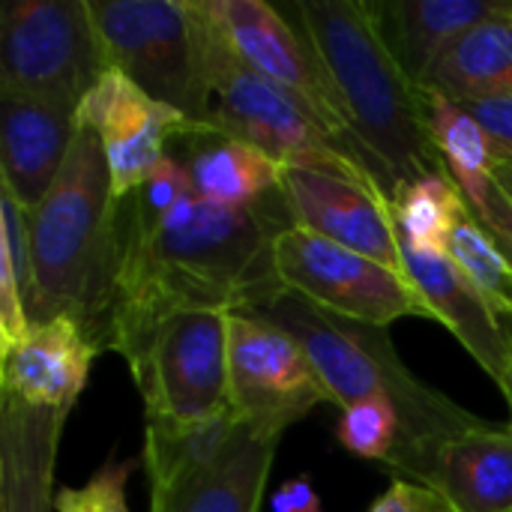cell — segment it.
Returning a JSON list of instances; mask_svg holds the SVG:
<instances>
[{
	"label": "cell",
	"instance_id": "12",
	"mask_svg": "<svg viewBox=\"0 0 512 512\" xmlns=\"http://www.w3.org/2000/svg\"><path fill=\"white\" fill-rule=\"evenodd\" d=\"M75 117L99 135L120 201L144 186L150 171L168 156V144L195 129V123L147 96L117 69L102 72Z\"/></svg>",
	"mask_w": 512,
	"mask_h": 512
},
{
	"label": "cell",
	"instance_id": "19",
	"mask_svg": "<svg viewBox=\"0 0 512 512\" xmlns=\"http://www.w3.org/2000/svg\"><path fill=\"white\" fill-rule=\"evenodd\" d=\"M69 411L27 408L3 396L0 411V512L54 510V465Z\"/></svg>",
	"mask_w": 512,
	"mask_h": 512
},
{
	"label": "cell",
	"instance_id": "9",
	"mask_svg": "<svg viewBox=\"0 0 512 512\" xmlns=\"http://www.w3.org/2000/svg\"><path fill=\"white\" fill-rule=\"evenodd\" d=\"M231 312H180L126 363L147 417L204 420L231 408Z\"/></svg>",
	"mask_w": 512,
	"mask_h": 512
},
{
	"label": "cell",
	"instance_id": "6",
	"mask_svg": "<svg viewBox=\"0 0 512 512\" xmlns=\"http://www.w3.org/2000/svg\"><path fill=\"white\" fill-rule=\"evenodd\" d=\"M204 126L267 153L285 171H324L378 186L375 177L291 93L240 60L222 30L219 15L210 45V114Z\"/></svg>",
	"mask_w": 512,
	"mask_h": 512
},
{
	"label": "cell",
	"instance_id": "10",
	"mask_svg": "<svg viewBox=\"0 0 512 512\" xmlns=\"http://www.w3.org/2000/svg\"><path fill=\"white\" fill-rule=\"evenodd\" d=\"M231 408L261 435L282 438L330 393L306 348L258 312L231 315Z\"/></svg>",
	"mask_w": 512,
	"mask_h": 512
},
{
	"label": "cell",
	"instance_id": "30",
	"mask_svg": "<svg viewBox=\"0 0 512 512\" xmlns=\"http://www.w3.org/2000/svg\"><path fill=\"white\" fill-rule=\"evenodd\" d=\"M144 213L150 216H168L177 207H183L189 198H195V186H192V174L186 168V162L177 153H168L144 180V186L138 192L129 195Z\"/></svg>",
	"mask_w": 512,
	"mask_h": 512
},
{
	"label": "cell",
	"instance_id": "26",
	"mask_svg": "<svg viewBox=\"0 0 512 512\" xmlns=\"http://www.w3.org/2000/svg\"><path fill=\"white\" fill-rule=\"evenodd\" d=\"M0 354L9 351L27 330L30 291V237L27 210L9 189L0 192Z\"/></svg>",
	"mask_w": 512,
	"mask_h": 512
},
{
	"label": "cell",
	"instance_id": "8",
	"mask_svg": "<svg viewBox=\"0 0 512 512\" xmlns=\"http://www.w3.org/2000/svg\"><path fill=\"white\" fill-rule=\"evenodd\" d=\"M276 267L288 291L342 321L378 330L402 318L438 321L435 309L405 273L300 225H288L276 237Z\"/></svg>",
	"mask_w": 512,
	"mask_h": 512
},
{
	"label": "cell",
	"instance_id": "15",
	"mask_svg": "<svg viewBox=\"0 0 512 512\" xmlns=\"http://www.w3.org/2000/svg\"><path fill=\"white\" fill-rule=\"evenodd\" d=\"M405 276L435 309L438 324L447 327L483 372L501 384L512 369V327L483 300L447 252H423L399 240Z\"/></svg>",
	"mask_w": 512,
	"mask_h": 512
},
{
	"label": "cell",
	"instance_id": "17",
	"mask_svg": "<svg viewBox=\"0 0 512 512\" xmlns=\"http://www.w3.org/2000/svg\"><path fill=\"white\" fill-rule=\"evenodd\" d=\"M0 126L3 189L30 213L63 171L78 132V117L75 111L45 102L0 96Z\"/></svg>",
	"mask_w": 512,
	"mask_h": 512
},
{
	"label": "cell",
	"instance_id": "16",
	"mask_svg": "<svg viewBox=\"0 0 512 512\" xmlns=\"http://www.w3.org/2000/svg\"><path fill=\"white\" fill-rule=\"evenodd\" d=\"M99 354L102 348L72 318L30 324V330L0 354L3 396L27 408L72 411Z\"/></svg>",
	"mask_w": 512,
	"mask_h": 512
},
{
	"label": "cell",
	"instance_id": "7",
	"mask_svg": "<svg viewBox=\"0 0 512 512\" xmlns=\"http://www.w3.org/2000/svg\"><path fill=\"white\" fill-rule=\"evenodd\" d=\"M105 69L90 0L3 3L0 96H21L78 114V105Z\"/></svg>",
	"mask_w": 512,
	"mask_h": 512
},
{
	"label": "cell",
	"instance_id": "18",
	"mask_svg": "<svg viewBox=\"0 0 512 512\" xmlns=\"http://www.w3.org/2000/svg\"><path fill=\"white\" fill-rule=\"evenodd\" d=\"M405 75L426 87L444 51L471 27L495 18L510 0H366Z\"/></svg>",
	"mask_w": 512,
	"mask_h": 512
},
{
	"label": "cell",
	"instance_id": "3",
	"mask_svg": "<svg viewBox=\"0 0 512 512\" xmlns=\"http://www.w3.org/2000/svg\"><path fill=\"white\" fill-rule=\"evenodd\" d=\"M30 291L27 318H72L111 351L120 279V198L114 195L99 135L78 123L69 159L48 195L27 213Z\"/></svg>",
	"mask_w": 512,
	"mask_h": 512
},
{
	"label": "cell",
	"instance_id": "33",
	"mask_svg": "<svg viewBox=\"0 0 512 512\" xmlns=\"http://www.w3.org/2000/svg\"><path fill=\"white\" fill-rule=\"evenodd\" d=\"M477 219L489 228V234L498 240V246L504 249V255L512 261V198L495 183L492 195L486 198V204L480 210H474Z\"/></svg>",
	"mask_w": 512,
	"mask_h": 512
},
{
	"label": "cell",
	"instance_id": "21",
	"mask_svg": "<svg viewBox=\"0 0 512 512\" xmlns=\"http://www.w3.org/2000/svg\"><path fill=\"white\" fill-rule=\"evenodd\" d=\"M177 141L183 150L180 159L192 174L195 195L210 204L255 207L282 189L285 168L237 138H228L207 126H195Z\"/></svg>",
	"mask_w": 512,
	"mask_h": 512
},
{
	"label": "cell",
	"instance_id": "25",
	"mask_svg": "<svg viewBox=\"0 0 512 512\" xmlns=\"http://www.w3.org/2000/svg\"><path fill=\"white\" fill-rule=\"evenodd\" d=\"M465 195L450 174H429L396 189L390 198L396 234L402 243L423 252H447L459 216L465 210Z\"/></svg>",
	"mask_w": 512,
	"mask_h": 512
},
{
	"label": "cell",
	"instance_id": "13",
	"mask_svg": "<svg viewBox=\"0 0 512 512\" xmlns=\"http://www.w3.org/2000/svg\"><path fill=\"white\" fill-rule=\"evenodd\" d=\"M282 195L294 225L405 273L390 198L378 186L339 174L288 168Z\"/></svg>",
	"mask_w": 512,
	"mask_h": 512
},
{
	"label": "cell",
	"instance_id": "23",
	"mask_svg": "<svg viewBox=\"0 0 512 512\" xmlns=\"http://www.w3.org/2000/svg\"><path fill=\"white\" fill-rule=\"evenodd\" d=\"M426 90L459 105L512 96V0L504 12L471 27L444 51Z\"/></svg>",
	"mask_w": 512,
	"mask_h": 512
},
{
	"label": "cell",
	"instance_id": "32",
	"mask_svg": "<svg viewBox=\"0 0 512 512\" xmlns=\"http://www.w3.org/2000/svg\"><path fill=\"white\" fill-rule=\"evenodd\" d=\"M465 108L486 129V135L492 138L495 150L504 153V156H512V96H495V99L468 102Z\"/></svg>",
	"mask_w": 512,
	"mask_h": 512
},
{
	"label": "cell",
	"instance_id": "4",
	"mask_svg": "<svg viewBox=\"0 0 512 512\" xmlns=\"http://www.w3.org/2000/svg\"><path fill=\"white\" fill-rule=\"evenodd\" d=\"M258 315H267L285 327L306 348L333 405L348 408L375 396L393 399L402 417V438L387 462L390 471L414 453L438 444L441 438L483 423V417L465 411L441 390L423 384L402 363L387 330L327 315L294 291Z\"/></svg>",
	"mask_w": 512,
	"mask_h": 512
},
{
	"label": "cell",
	"instance_id": "11",
	"mask_svg": "<svg viewBox=\"0 0 512 512\" xmlns=\"http://www.w3.org/2000/svg\"><path fill=\"white\" fill-rule=\"evenodd\" d=\"M216 15L240 60L291 93L369 171L315 51L288 15L264 0H216Z\"/></svg>",
	"mask_w": 512,
	"mask_h": 512
},
{
	"label": "cell",
	"instance_id": "29",
	"mask_svg": "<svg viewBox=\"0 0 512 512\" xmlns=\"http://www.w3.org/2000/svg\"><path fill=\"white\" fill-rule=\"evenodd\" d=\"M135 462L108 459L81 489H57L54 512H129L126 486Z\"/></svg>",
	"mask_w": 512,
	"mask_h": 512
},
{
	"label": "cell",
	"instance_id": "24",
	"mask_svg": "<svg viewBox=\"0 0 512 512\" xmlns=\"http://www.w3.org/2000/svg\"><path fill=\"white\" fill-rule=\"evenodd\" d=\"M426 114H429L432 144H435L447 174L453 177V183L459 186V192L465 195L471 210H480L495 189L498 150H495L492 138L486 135V129L474 120V114L465 105H459L435 90H426Z\"/></svg>",
	"mask_w": 512,
	"mask_h": 512
},
{
	"label": "cell",
	"instance_id": "34",
	"mask_svg": "<svg viewBox=\"0 0 512 512\" xmlns=\"http://www.w3.org/2000/svg\"><path fill=\"white\" fill-rule=\"evenodd\" d=\"M273 512H324L321 495L315 492L309 477L288 480L273 495Z\"/></svg>",
	"mask_w": 512,
	"mask_h": 512
},
{
	"label": "cell",
	"instance_id": "28",
	"mask_svg": "<svg viewBox=\"0 0 512 512\" xmlns=\"http://www.w3.org/2000/svg\"><path fill=\"white\" fill-rule=\"evenodd\" d=\"M402 438V417L387 396L363 399L342 408L336 423V441L357 459L387 465Z\"/></svg>",
	"mask_w": 512,
	"mask_h": 512
},
{
	"label": "cell",
	"instance_id": "20",
	"mask_svg": "<svg viewBox=\"0 0 512 512\" xmlns=\"http://www.w3.org/2000/svg\"><path fill=\"white\" fill-rule=\"evenodd\" d=\"M249 432L252 426L234 408L189 423L147 417L141 465L150 480V495L174 492L213 471Z\"/></svg>",
	"mask_w": 512,
	"mask_h": 512
},
{
	"label": "cell",
	"instance_id": "14",
	"mask_svg": "<svg viewBox=\"0 0 512 512\" xmlns=\"http://www.w3.org/2000/svg\"><path fill=\"white\" fill-rule=\"evenodd\" d=\"M438 492L453 512H512V423H477L393 468Z\"/></svg>",
	"mask_w": 512,
	"mask_h": 512
},
{
	"label": "cell",
	"instance_id": "22",
	"mask_svg": "<svg viewBox=\"0 0 512 512\" xmlns=\"http://www.w3.org/2000/svg\"><path fill=\"white\" fill-rule=\"evenodd\" d=\"M279 441L252 429L213 471L174 492L150 495V512H261Z\"/></svg>",
	"mask_w": 512,
	"mask_h": 512
},
{
	"label": "cell",
	"instance_id": "2",
	"mask_svg": "<svg viewBox=\"0 0 512 512\" xmlns=\"http://www.w3.org/2000/svg\"><path fill=\"white\" fill-rule=\"evenodd\" d=\"M291 24L315 51L345 123L387 198L399 186L447 174L417 87L384 42L366 0H300L288 6Z\"/></svg>",
	"mask_w": 512,
	"mask_h": 512
},
{
	"label": "cell",
	"instance_id": "27",
	"mask_svg": "<svg viewBox=\"0 0 512 512\" xmlns=\"http://www.w3.org/2000/svg\"><path fill=\"white\" fill-rule=\"evenodd\" d=\"M447 255L483 294V300L512 327V261L489 234V228L477 219L471 204H465L459 216Z\"/></svg>",
	"mask_w": 512,
	"mask_h": 512
},
{
	"label": "cell",
	"instance_id": "1",
	"mask_svg": "<svg viewBox=\"0 0 512 512\" xmlns=\"http://www.w3.org/2000/svg\"><path fill=\"white\" fill-rule=\"evenodd\" d=\"M294 225L282 189L255 207L189 198L168 216L120 201V279L111 351L126 363L180 312H264L288 294L276 237Z\"/></svg>",
	"mask_w": 512,
	"mask_h": 512
},
{
	"label": "cell",
	"instance_id": "5",
	"mask_svg": "<svg viewBox=\"0 0 512 512\" xmlns=\"http://www.w3.org/2000/svg\"><path fill=\"white\" fill-rule=\"evenodd\" d=\"M90 15L108 69L189 123H207L213 0H111L90 3Z\"/></svg>",
	"mask_w": 512,
	"mask_h": 512
},
{
	"label": "cell",
	"instance_id": "36",
	"mask_svg": "<svg viewBox=\"0 0 512 512\" xmlns=\"http://www.w3.org/2000/svg\"><path fill=\"white\" fill-rule=\"evenodd\" d=\"M498 387H501V393H504V402H507V408H510V423H512V369L507 372V378H504Z\"/></svg>",
	"mask_w": 512,
	"mask_h": 512
},
{
	"label": "cell",
	"instance_id": "35",
	"mask_svg": "<svg viewBox=\"0 0 512 512\" xmlns=\"http://www.w3.org/2000/svg\"><path fill=\"white\" fill-rule=\"evenodd\" d=\"M495 183L512 198V156L498 153V159H495Z\"/></svg>",
	"mask_w": 512,
	"mask_h": 512
},
{
	"label": "cell",
	"instance_id": "31",
	"mask_svg": "<svg viewBox=\"0 0 512 512\" xmlns=\"http://www.w3.org/2000/svg\"><path fill=\"white\" fill-rule=\"evenodd\" d=\"M369 512H453L450 504L429 486L411 480H393L384 495L375 498Z\"/></svg>",
	"mask_w": 512,
	"mask_h": 512
}]
</instances>
